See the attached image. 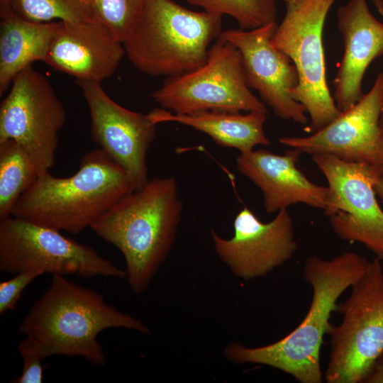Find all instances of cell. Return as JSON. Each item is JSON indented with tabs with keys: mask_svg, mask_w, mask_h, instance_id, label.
I'll use <instances>...</instances> for the list:
<instances>
[{
	"mask_svg": "<svg viewBox=\"0 0 383 383\" xmlns=\"http://www.w3.org/2000/svg\"><path fill=\"white\" fill-rule=\"evenodd\" d=\"M222 33V16L150 0L123 41L126 55L152 77H175L200 67Z\"/></svg>",
	"mask_w": 383,
	"mask_h": 383,
	"instance_id": "5",
	"label": "cell"
},
{
	"mask_svg": "<svg viewBox=\"0 0 383 383\" xmlns=\"http://www.w3.org/2000/svg\"><path fill=\"white\" fill-rule=\"evenodd\" d=\"M39 175L21 145L13 139L0 142V220L11 216L19 197Z\"/></svg>",
	"mask_w": 383,
	"mask_h": 383,
	"instance_id": "21",
	"label": "cell"
},
{
	"mask_svg": "<svg viewBox=\"0 0 383 383\" xmlns=\"http://www.w3.org/2000/svg\"><path fill=\"white\" fill-rule=\"evenodd\" d=\"M66 120L65 109L50 82L30 66L14 77L1 102L0 142H18L41 174L55 165Z\"/></svg>",
	"mask_w": 383,
	"mask_h": 383,
	"instance_id": "11",
	"label": "cell"
},
{
	"mask_svg": "<svg viewBox=\"0 0 383 383\" xmlns=\"http://www.w3.org/2000/svg\"><path fill=\"white\" fill-rule=\"evenodd\" d=\"M182 207L175 179L155 177L120 199L90 228L123 254L134 293L147 289L168 255Z\"/></svg>",
	"mask_w": 383,
	"mask_h": 383,
	"instance_id": "3",
	"label": "cell"
},
{
	"mask_svg": "<svg viewBox=\"0 0 383 383\" xmlns=\"http://www.w3.org/2000/svg\"><path fill=\"white\" fill-rule=\"evenodd\" d=\"M336 0H302L287 9L272 37L274 45L295 65L299 82L293 98L309 113L311 133L336 118L340 111L328 88L323 30L327 14Z\"/></svg>",
	"mask_w": 383,
	"mask_h": 383,
	"instance_id": "8",
	"label": "cell"
},
{
	"mask_svg": "<svg viewBox=\"0 0 383 383\" xmlns=\"http://www.w3.org/2000/svg\"><path fill=\"white\" fill-rule=\"evenodd\" d=\"M311 157L328 182L323 213L334 233L343 240L362 244L383 261V209L374 187L379 170L331 155Z\"/></svg>",
	"mask_w": 383,
	"mask_h": 383,
	"instance_id": "10",
	"label": "cell"
},
{
	"mask_svg": "<svg viewBox=\"0 0 383 383\" xmlns=\"http://www.w3.org/2000/svg\"><path fill=\"white\" fill-rule=\"evenodd\" d=\"M341 307L343 319L330 326L328 383H363L383 352V268L375 257L351 286Z\"/></svg>",
	"mask_w": 383,
	"mask_h": 383,
	"instance_id": "6",
	"label": "cell"
},
{
	"mask_svg": "<svg viewBox=\"0 0 383 383\" xmlns=\"http://www.w3.org/2000/svg\"><path fill=\"white\" fill-rule=\"evenodd\" d=\"M133 191L126 171L99 148L87 152L70 177L40 174L19 197L11 216L75 235Z\"/></svg>",
	"mask_w": 383,
	"mask_h": 383,
	"instance_id": "4",
	"label": "cell"
},
{
	"mask_svg": "<svg viewBox=\"0 0 383 383\" xmlns=\"http://www.w3.org/2000/svg\"><path fill=\"white\" fill-rule=\"evenodd\" d=\"M377 7L381 13H383V0H379L377 3Z\"/></svg>",
	"mask_w": 383,
	"mask_h": 383,
	"instance_id": "31",
	"label": "cell"
},
{
	"mask_svg": "<svg viewBox=\"0 0 383 383\" xmlns=\"http://www.w3.org/2000/svg\"><path fill=\"white\" fill-rule=\"evenodd\" d=\"M11 6L16 16L39 23L99 18L93 0H11Z\"/></svg>",
	"mask_w": 383,
	"mask_h": 383,
	"instance_id": "22",
	"label": "cell"
},
{
	"mask_svg": "<svg viewBox=\"0 0 383 383\" xmlns=\"http://www.w3.org/2000/svg\"><path fill=\"white\" fill-rule=\"evenodd\" d=\"M375 190L383 207V179L379 177L375 184Z\"/></svg>",
	"mask_w": 383,
	"mask_h": 383,
	"instance_id": "28",
	"label": "cell"
},
{
	"mask_svg": "<svg viewBox=\"0 0 383 383\" xmlns=\"http://www.w3.org/2000/svg\"><path fill=\"white\" fill-rule=\"evenodd\" d=\"M23 361V370L13 383H41L43 380V360L45 359L33 339L26 336L18 345Z\"/></svg>",
	"mask_w": 383,
	"mask_h": 383,
	"instance_id": "25",
	"label": "cell"
},
{
	"mask_svg": "<svg viewBox=\"0 0 383 383\" xmlns=\"http://www.w3.org/2000/svg\"><path fill=\"white\" fill-rule=\"evenodd\" d=\"M233 228L231 239L220 237L213 229L211 237L221 260L245 280L265 276L288 262L298 248L287 209L262 223L249 208L243 207L234 219Z\"/></svg>",
	"mask_w": 383,
	"mask_h": 383,
	"instance_id": "15",
	"label": "cell"
},
{
	"mask_svg": "<svg viewBox=\"0 0 383 383\" xmlns=\"http://www.w3.org/2000/svg\"><path fill=\"white\" fill-rule=\"evenodd\" d=\"M148 114L156 124L175 122L189 126L210 136L218 145L237 149L240 153L270 144L264 131L265 113L205 111L176 114L160 108Z\"/></svg>",
	"mask_w": 383,
	"mask_h": 383,
	"instance_id": "19",
	"label": "cell"
},
{
	"mask_svg": "<svg viewBox=\"0 0 383 383\" xmlns=\"http://www.w3.org/2000/svg\"><path fill=\"white\" fill-rule=\"evenodd\" d=\"M383 72L371 89L327 126L306 137H282L281 144L313 155L370 165L379 170L382 150Z\"/></svg>",
	"mask_w": 383,
	"mask_h": 383,
	"instance_id": "14",
	"label": "cell"
},
{
	"mask_svg": "<svg viewBox=\"0 0 383 383\" xmlns=\"http://www.w3.org/2000/svg\"><path fill=\"white\" fill-rule=\"evenodd\" d=\"M150 1L93 0V2L98 18L123 43Z\"/></svg>",
	"mask_w": 383,
	"mask_h": 383,
	"instance_id": "24",
	"label": "cell"
},
{
	"mask_svg": "<svg viewBox=\"0 0 383 383\" xmlns=\"http://www.w3.org/2000/svg\"><path fill=\"white\" fill-rule=\"evenodd\" d=\"M344 52L333 81V99L340 112L363 96L362 82L370 64L383 55V23L370 11L366 0H350L337 11Z\"/></svg>",
	"mask_w": 383,
	"mask_h": 383,
	"instance_id": "18",
	"label": "cell"
},
{
	"mask_svg": "<svg viewBox=\"0 0 383 383\" xmlns=\"http://www.w3.org/2000/svg\"><path fill=\"white\" fill-rule=\"evenodd\" d=\"M43 274V271L37 270L23 271L15 274L13 278L0 282V313L14 310L26 287Z\"/></svg>",
	"mask_w": 383,
	"mask_h": 383,
	"instance_id": "26",
	"label": "cell"
},
{
	"mask_svg": "<svg viewBox=\"0 0 383 383\" xmlns=\"http://www.w3.org/2000/svg\"><path fill=\"white\" fill-rule=\"evenodd\" d=\"M383 15V13H381Z\"/></svg>",
	"mask_w": 383,
	"mask_h": 383,
	"instance_id": "32",
	"label": "cell"
},
{
	"mask_svg": "<svg viewBox=\"0 0 383 383\" xmlns=\"http://www.w3.org/2000/svg\"><path fill=\"white\" fill-rule=\"evenodd\" d=\"M302 0H284L286 4V7L287 9H291L296 5H297L299 3H300Z\"/></svg>",
	"mask_w": 383,
	"mask_h": 383,
	"instance_id": "30",
	"label": "cell"
},
{
	"mask_svg": "<svg viewBox=\"0 0 383 383\" xmlns=\"http://www.w3.org/2000/svg\"><path fill=\"white\" fill-rule=\"evenodd\" d=\"M59 22H34L14 13L1 18L0 96L20 72L44 62Z\"/></svg>",
	"mask_w": 383,
	"mask_h": 383,
	"instance_id": "20",
	"label": "cell"
},
{
	"mask_svg": "<svg viewBox=\"0 0 383 383\" xmlns=\"http://www.w3.org/2000/svg\"><path fill=\"white\" fill-rule=\"evenodd\" d=\"M110 328L150 333L140 319L120 311L98 292L54 274L18 330L35 340L45 358L57 355L80 357L101 366L106 357L97 337Z\"/></svg>",
	"mask_w": 383,
	"mask_h": 383,
	"instance_id": "2",
	"label": "cell"
},
{
	"mask_svg": "<svg viewBox=\"0 0 383 383\" xmlns=\"http://www.w3.org/2000/svg\"><path fill=\"white\" fill-rule=\"evenodd\" d=\"M380 124H381V128H382V160H381L379 172H380V177L383 179V112L381 116Z\"/></svg>",
	"mask_w": 383,
	"mask_h": 383,
	"instance_id": "29",
	"label": "cell"
},
{
	"mask_svg": "<svg viewBox=\"0 0 383 383\" xmlns=\"http://www.w3.org/2000/svg\"><path fill=\"white\" fill-rule=\"evenodd\" d=\"M363 383H383V352L374 362Z\"/></svg>",
	"mask_w": 383,
	"mask_h": 383,
	"instance_id": "27",
	"label": "cell"
},
{
	"mask_svg": "<svg viewBox=\"0 0 383 383\" xmlns=\"http://www.w3.org/2000/svg\"><path fill=\"white\" fill-rule=\"evenodd\" d=\"M152 97L161 109L176 114L205 111L267 113L265 104L246 83L238 50L221 36L210 47L202 66L166 77Z\"/></svg>",
	"mask_w": 383,
	"mask_h": 383,
	"instance_id": "7",
	"label": "cell"
},
{
	"mask_svg": "<svg viewBox=\"0 0 383 383\" xmlns=\"http://www.w3.org/2000/svg\"><path fill=\"white\" fill-rule=\"evenodd\" d=\"M301 154L296 148L284 155L260 148L237 157L238 170L262 191L266 212H278L299 203L323 210L326 208L328 187L313 183L298 169L296 164Z\"/></svg>",
	"mask_w": 383,
	"mask_h": 383,
	"instance_id": "17",
	"label": "cell"
},
{
	"mask_svg": "<svg viewBox=\"0 0 383 383\" xmlns=\"http://www.w3.org/2000/svg\"><path fill=\"white\" fill-rule=\"evenodd\" d=\"M370 260L355 252H345L331 259L308 257L304 279L312 289L309 311L289 334L272 344L250 348L238 343L228 345L225 356L237 364H260L278 369L301 383H321L320 351L323 336L331 323L343 293L367 271Z\"/></svg>",
	"mask_w": 383,
	"mask_h": 383,
	"instance_id": "1",
	"label": "cell"
},
{
	"mask_svg": "<svg viewBox=\"0 0 383 383\" xmlns=\"http://www.w3.org/2000/svg\"><path fill=\"white\" fill-rule=\"evenodd\" d=\"M125 55L123 42L99 18L60 21L44 62L77 82L101 83Z\"/></svg>",
	"mask_w": 383,
	"mask_h": 383,
	"instance_id": "16",
	"label": "cell"
},
{
	"mask_svg": "<svg viewBox=\"0 0 383 383\" xmlns=\"http://www.w3.org/2000/svg\"><path fill=\"white\" fill-rule=\"evenodd\" d=\"M0 270L10 274L37 270L83 278L126 277V271L92 248L13 216L0 220Z\"/></svg>",
	"mask_w": 383,
	"mask_h": 383,
	"instance_id": "9",
	"label": "cell"
},
{
	"mask_svg": "<svg viewBox=\"0 0 383 383\" xmlns=\"http://www.w3.org/2000/svg\"><path fill=\"white\" fill-rule=\"evenodd\" d=\"M89 109L93 140L127 173L134 191L148 182L146 157L157 124L149 114L113 101L99 82L77 81Z\"/></svg>",
	"mask_w": 383,
	"mask_h": 383,
	"instance_id": "12",
	"label": "cell"
},
{
	"mask_svg": "<svg viewBox=\"0 0 383 383\" xmlns=\"http://www.w3.org/2000/svg\"><path fill=\"white\" fill-rule=\"evenodd\" d=\"M204 11L228 15L233 18L240 28L252 30L276 21L275 0H187Z\"/></svg>",
	"mask_w": 383,
	"mask_h": 383,
	"instance_id": "23",
	"label": "cell"
},
{
	"mask_svg": "<svg viewBox=\"0 0 383 383\" xmlns=\"http://www.w3.org/2000/svg\"><path fill=\"white\" fill-rule=\"evenodd\" d=\"M277 27L274 21L252 30L228 29L220 36L238 50L246 83L261 101L279 118L306 125V111L292 95L299 82L296 68L272 43Z\"/></svg>",
	"mask_w": 383,
	"mask_h": 383,
	"instance_id": "13",
	"label": "cell"
}]
</instances>
